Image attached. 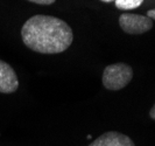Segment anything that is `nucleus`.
<instances>
[{
    "mask_svg": "<svg viewBox=\"0 0 155 146\" xmlns=\"http://www.w3.org/2000/svg\"><path fill=\"white\" fill-rule=\"evenodd\" d=\"M34 4H39V5H53L56 0H28Z\"/></svg>",
    "mask_w": 155,
    "mask_h": 146,
    "instance_id": "nucleus-7",
    "label": "nucleus"
},
{
    "mask_svg": "<svg viewBox=\"0 0 155 146\" xmlns=\"http://www.w3.org/2000/svg\"><path fill=\"white\" fill-rule=\"evenodd\" d=\"M143 0H116V7L119 9H133L139 7Z\"/></svg>",
    "mask_w": 155,
    "mask_h": 146,
    "instance_id": "nucleus-6",
    "label": "nucleus"
},
{
    "mask_svg": "<svg viewBox=\"0 0 155 146\" xmlns=\"http://www.w3.org/2000/svg\"><path fill=\"white\" fill-rule=\"evenodd\" d=\"M89 146H135L133 140L120 132L110 131L103 133Z\"/></svg>",
    "mask_w": 155,
    "mask_h": 146,
    "instance_id": "nucleus-5",
    "label": "nucleus"
},
{
    "mask_svg": "<svg viewBox=\"0 0 155 146\" xmlns=\"http://www.w3.org/2000/svg\"><path fill=\"white\" fill-rule=\"evenodd\" d=\"M147 16L149 18V19H152V20H153V19L155 20V8L154 9H149V11H148Z\"/></svg>",
    "mask_w": 155,
    "mask_h": 146,
    "instance_id": "nucleus-8",
    "label": "nucleus"
},
{
    "mask_svg": "<svg viewBox=\"0 0 155 146\" xmlns=\"http://www.w3.org/2000/svg\"><path fill=\"white\" fill-rule=\"evenodd\" d=\"M119 25L125 33L132 34V35H139L152 29L153 20L149 19L147 15L125 13L119 18Z\"/></svg>",
    "mask_w": 155,
    "mask_h": 146,
    "instance_id": "nucleus-3",
    "label": "nucleus"
},
{
    "mask_svg": "<svg viewBox=\"0 0 155 146\" xmlns=\"http://www.w3.org/2000/svg\"><path fill=\"white\" fill-rule=\"evenodd\" d=\"M19 88V81L14 69L0 60V92L1 93H12Z\"/></svg>",
    "mask_w": 155,
    "mask_h": 146,
    "instance_id": "nucleus-4",
    "label": "nucleus"
},
{
    "mask_svg": "<svg viewBox=\"0 0 155 146\" xmlns=\"http://www.w3.org/2000/svg\"><path fill=\"white\" fill-rule=\"evenodd\" d=\"M149 116H150V118H152V119H154L155 121V104L152 107V109H150V111H149Z\"/></svg>",
    "mask_w": 155,
    "mask_h": 146,
    "instance_id": "nucleus-9",
    "label": "nucleus"
},
{
    "mask_svg": "<svg viewBox=\"0 0 155 146\" xmlns=\"http://www.w3.org/2000/svg\"><path fill=\"white\" fill-rule=\"evenodd\" d=\"M25 46L41 54H58L74 40L72 29L65 21L51 15H34L21 28Z\"/></svg>",
    "mask_w": 155,
    "mask_h": 146,
    "instance_id": "nucleus-1",
    "label": "nucleus"
},
{
    "mask_svg": "<svg viewBox=\"0 0 155 146\" xmlns=\"http://www.w3.org/2000/svg\"><path fill=\"white\" fill-rule=\"evenodd\" d=\"M133 78V69L126 63H113L107 66L103 73V84L111 90L117 91L125 88Z\"/></svg>",
    "mask_w": 155,
    "mask_h": 146,
    "instance_id": "nucleus-2",
    "label": "nucleus"
},
{
    "mask_svg": "<svg viewBox=\"0 0 155 146\" xmlns=\"http://www.w3.org/2000/svg\"><path fill=\"white\" fill-rule=\"evenodd\" d=\"M101 1H104V2H110V1H116V0H101Z\"/></svg>",
    "mask_w": 155,
    "mask_h": 146,
    "instance_id": "nucleus-10",
    "label": "nucleus"
}]
</instances>
